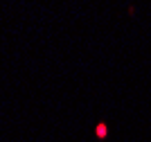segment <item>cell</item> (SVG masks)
Wrapping results in <instances>:
<instances>
[{
  "instance_id": "cell-1",
  "label": "cell",
  "mask_w": 151,
  "mask_h": 142,
  "mask_svg": "<svg viewBox=\"0 0 151 142\" xmlns=\"http://www.w3.org/2000/svg\"><path fill=\"white\" fill-rule=\"evenodd\" d=\"M108 136H111V129H108V124L104 122V120H99V122L95 124V138L97 140H108Z\"/></svg>"
}]
</instances>
